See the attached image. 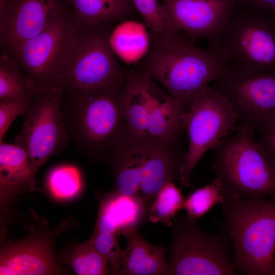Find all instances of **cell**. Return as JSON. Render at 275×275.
Returning a JSON list of instances; mask_svg holds the SVG:
<instances>
[{"label":"cell","instance_id":"1","mask_svg":"<svg viewBox=\"0 0 275 275\" xmlns=\"http://www.w3.org/2000/svg\"><path fill=\"white\" fill-rule=\"evenodd\" d=\"M150 38L147 52L133 65L161 84L186 109L202 88L230 67L219 47H198L181 32L170 30Z\"/></svg>","mask_w":275,"mask_h":275},{"label":"cell","instance_id":"2","mask_svg":"<svg viewBox=\"0 0 275 275\" xmlns=\"http://www.w3.org/2000/svg\"><path fill=\"white\" fill-rule=\"evenodd\" d=\"M125 90V77L94 88L62 90L66 130L79 151L107 154L122 138Z\"/></svg>","mask_w":275,"mask_h":275},{"label":"cell","instance_id":"3","mask_svg":"<svg viewBox=\"0 0 275 275\" xmlns=\"http://www.w3.org/2000/svg\"><path fill=\"white\" fill-rule=\"evenodd\" d=\"M234 264L248 275H270L275 256V199L226 192L222 204Z\"/></svg>","mask_w":275,"mask_h":275},{"label":"cell","instance_id":"4","mask_svg":"<svg viewBox=\"0 0 275 275\" xmlns=\"http://www.w3.org/2000/svg\"><path fill=\"white\" fill-rule=\"evenodd\" d=\"M108 154L114 190L138 198L149 208L167 182L180 181L185 156L172 150L171 144L129 138H122Z\"/></svg>","mask_w":275,"mask_h":275},{"label":"cell","instance_id":"5","mask_svg":"<svg viewBox=\"0 0 275 275\" xmlns=\"http://www.w3.org/2000/svg\"><path fill=\"white\" fill-rule=\"evenodd\" d=\"M124 70L123 138L172 144L184 129L186 109L134 65Z\"/></svg>","mask_w":275,"mask_h":275},{"label":"cell","instance_id":"6","mask_svg":"<svg viewBox=\"0 0 275 275\" xmlns=\"http://www.w3.org/2000/svg\"><path fill=\"white\" fill-rule=\"evenodd\" d=\"M115 22L78 23L59 64L54 88L87 89L125 78L110 44Z\"/></svg>","mask_w":275,"mask_h":275},{"label":"cell","instance_id":"7","mask_svg":"<svg viewBox=\"0 0 275 275\" xmlns=\"http://www.w3.org/2000/svg\"><path fill=\"white\" fill-rule=\"evenodd\" d=\"M235 130L213 148L215 174L226 191L235 196L275 199V172L255 141L254 129L237 124Z\"/></svg>","mask_w":275,"mask_h":275},{"label":"cell","instance_id":"8","mask_svg":"<svg viewBox=\"0 0 275 275\" xmlns=\"http://www.w3.org/2000/svg\"><path fill=\"white\" fill-rule=\"evenodd\" d=\"M187 215L174 218L168 264L173 275H233L239 272L230 253V240L223 228L216 234L202 230Z\"/></svg>","mask_w":275,"mask_h":275},{"label":"cell","instance_id":"9","mask_svg":"<svg viewBox=\"0 0 275 275\" xmlns=\"http://www.w3.org/2000/svg\"><path fill=\"white\" fill-rule=\"evenodd\" d=\"M211 45L221 49L232 67L275 69L274 12L237 6Z\"/></svg>","mask_w":275,"mask_h":275},{"label":"cell","instance_id":"10","mask_svg":"<svg viewBox=\"0 0 275 275\" xmlns=\"http://www.w3.org/2000/svg\"><path fill=\"white\" fill-rule=\"evenodd\" d=\"M237 124L236 116L223 95L208 85L198 93L184 118L189 145L180 170L182 185H189L190 174L201 157L235 130Z\"/></svg>","mask_w":275,"mask_h":275},{"label":"cell","instance_id":"11","mask_svg":"<svg viewBox=\"0 0 275 275\" xmlns=\"http://www.w3.org/2000/svg\"><path fill=\"white\" fill-rule=\"evenodd\" d=\"M212 88L229 102L237 124L257 130L275 119V69L247 70L230 66Z\"/></svg>","mask_w":275,"mask_h":275},{"label":"cell","instance_id":"12","mask_svg":"<svg viewBox=\"0 0 275 275\" xmlns=\"http://www.w3.org/2000/svg\"><path fill=\"white\" fill-rule=\"evenodd\" d=\"M62 92L57 88L40 92L23 115L19 136L29 152L35 178L40 168L69 141L61 109Z\"/></svg>","mask_w":275,"mask_h":275},{"label":"cell","instance_id":"13","mask_svg":"<svg viewBox=\"0 0 275 275\" xmlns=\"http://www.w3.org/2000/svg\"><path fill=\"white\" fill-rule=\"evenodd\" d=\"M78 24L71 8L12 56L40 92L54 88L62 57Z\"/></svg>","mask_w":275,"mask_h":275},{"label":"cell","instance_id":"14","mask_svg":"<svg viewBox=\"0 0 275 275\" xmlns=\"http://www.w3.org/2000/svg\"><path fill=\"white\" fill-rule=\"evenodd\" d=\"M71 9L69 0H0L2 51L13 56Z\"/></svg>","mask_w":275,"mask_h":275},{"label":"cell","instance_id":"15","mask_svg":"<svg viewBox=\"0 0 275 275\" xmlns=\"http://www.w3.org/2000/svg\"><path fill=\"white\" fill-rule=\"evenodd\" d=\"M172 30L192 41L202 39L213 45L237 0H159Z\"/></svg>","mask_w":275,"mask_h":275},{"label":"cell","instance_id":"16","mask_svg":"<svg viewBox=\"0 0 275 275\" xmlns=\"http://www.w3.org/2000/svg\"><path fill=\"white\" fill-rule=\"evenodd\" d=\"M127 240L126 249L122 250L113 272L121 275H168L167 249L146 240L138 228L122 233Z\"/></svg>","mask_w":275,"mask_h":275},{"label":"cell","instance_id":"17","mask_svg":"<svg viewBox=\"0 0 275 275\" xmlns=\"http://www.w3.org/2000/svg\"><path fill=\"white\" fill-rule=\"evenodd\" d=\"M1 275H40L59 272L54 257L43 240L11 244L1 252Z\"/></svg>","mask_w":275,"mask_h":275},{"label":"cell","instance_id":"18","mask_svg":"<svg viewBox=\"0 0 275 275\" xmlns=\"http://www.w3.org/2000/svg\"><path fill=\"white\" fill-rule=\"evenodd\" d=\"M33 176L29 152L18 136L14 144L0 142L1 206L15 197L34 189Z\"/></svg>","mask_w":275,"mask_h":275},{"label":"cell","instance_id":"19","mask_svg":"<svg viewBox=\"0 0 275 275\" xmlns=\"http://www.w3.org/2000/svg\"><path fill=\"white\" fill-rule=\"evenodd\" d=\"M149 206L140 199L116 191L101 199L98 215L118 233L138 228L147 217Z\"/></svg>","mask_w":275,"mask_h":275},{"label":"cell","instance_id":"20","mask_svg":"<svg viewBox=\"0 0 275 275\" xmlns=\"http://www.w3.org/2000/svg\"><path fill=\"white\" fill-rule=\"evenodd\" d=\"M79 24L122 21L139 14L132 0H69Z\"/></svg>","mask_w":275,"mask_h":275},{"label":"cell","instance_id":"21","mask_svg":"<svg viewBox=\"0 0 275 275\" xmlns=\"http://www.w3.org/2000/svg\"><path fill=\"white\" fill-rule=\"evenodd\" d=\"M150 40V33L145 24L129 19L115 26L109 41L117 56L126 62L135 63L147 52Z\"/></svg>","mask_w":275,"mask_h":275},{"label":"cell","instance_id":"22","mask_svg":"<svg viewBox=\"0 0 275 275\" xmlns=\"http://www.w3.org/2000/svg\"><path fill=\"white\" fill-rule=\"evenodd\" d=\"M40 92L16 60L2 51L0 57V100L34 99Z\"/></svg>","mask_w":275,"mask_h":275},{"label":"cell","instance_id":"23","mask_svg":"<svg viewBox=\"0 0 275 275\" xmlns=\"http://www.w3.org/2000/svg\"><path fill=\"white\" fill-rule=\"evenodd\" d=\"M185 199L173 181L167 182L150 205L147 218L153 223L171 226L178 211L183 208Z\"/></svg>","mask_w":275,"mask_h":275},{"label":"cell","instance_id":"24","mask_svg":"<svg viewBox=\"0 0 275 275\" xmlns=\"http://www.w3.org/2000/svg\"><path fill=\"white\" fill-rule=\"evenodd\" d=\"M226 197L224 184L218 177L210 183L191 193L185 199L183 208L187 215L198 219L201 217L215 205L222 204Z\"/></svg>","mask_w":275,"mask_h":275},{"label":"cell","instance_id":"25","mask_svg":"<svg viewBox=\"0 0 275 275\" xmlns=\"http://www.w3.org/2000/svg\"><path fill=\"white\" fill-rule=\"evenodd\" d=\"M72 270L79 275H104L111 273L106 258L86 242L75 248L69 258Z\"/></svg>","mask_w":275,"mask_h":275},{"label":"cell","instance_id":"26","mask_svg":"<svg viewBox=\"0 0 275 275\" xmlns=\"http://www.w3.org/2000/svg\"><path fill=\"white\" fill-rule=\"evenodd\" d=\"M47 184L51 193L60 199H68L77 195L81 187V178L74 167L63 166L50 172Z\"/></svg>","mask_w":275,"mask_h":275},{"label":"cell","instance_id":"27","mask_svg":"<svg viewBox=\"0 0 275 275\" xmlns=\"http://www.w3.org/2000/svg\"><path fill=\"white\" fill-rule=\"evenodd\" d=\"M144 21L150 35H156L173 30L167 21L163 7L159 0H132Z\"/></svg>","mask_w":275,"mask_h":275},{"label":"cell","instance_id":"28","mask_svg":"<svg viewBox=\"0 0 275 275\" xmlns=\"http://www.w3.org/2000/svg\"><path fill=\"white\" fill-rule=\"evenodd\" d=\"M33 99L0 100V142L13 121L23 115Z\"/></svg>","mask_w":275,"mask_h":275},{"label":"cell","instance_id":"29","mask_svg":"<svg viewBox=\"0 0 275 275\" xmlns=\"http://www.w3.org/2000/svg\"><path fill=\"white\" fill-rule=\"evenodd\" d=\"M257 130L260 133L258 145L267 162L275 172V119L263 124Z\"/></svg>","mask_w":275,"mask_h":275},{"label":"cell","instance_id":"30","mask_svg":"<svg viewBox=\"0 0 275 275\" xmlns=\"http://www.w3.org/2000/svg\"><path fill=\"white\" fill-rule=\"evenodd\" d=\"M237 4L240 7L275 12V0H237Z\"/></svg>","mask_w":275,"mask_h":275},{"label":"cell","instance_id":"31","mask_svg":"<svg viewBox=\"0 0 275 275\" xmlns=\"http://www.w3.org/2000/svg\"><path fill=\"white\" fill-rule=\"evenodd\" d=\"M270 275H275V256L272 265Z\"/></svg>","mask_w":275,"mask_h":275},{"label":"cell","instance_id":"32","mask_svg":"<svg viewBox=\"0 0 275 275\" xmlns=\"http://www.w3.org/2000/svg\"><path fill=\"white\" fill-rule=\"evenodd\" d=\"M274 15H275V12H274Z\"/></svg>","mask_w":275,"mask_h":275}]
</instances>
